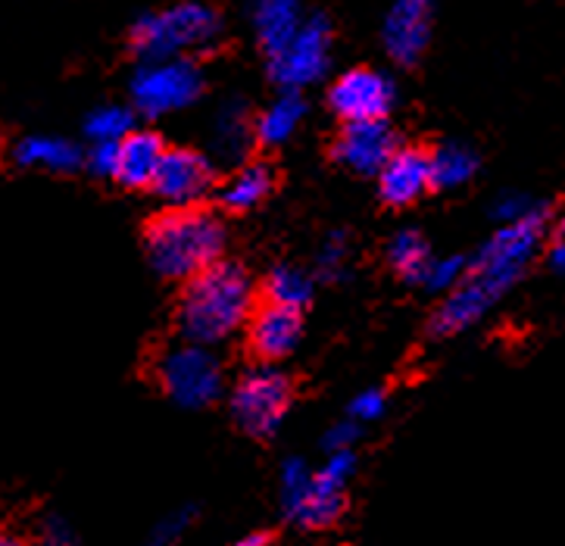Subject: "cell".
I'll use <instances>...</instances> for the list:
<instances>
[{"label": "cell", "instance_id": "obj_17", "mask_svg": "<svg viewBox=\"0 0 565 546\" xmlns=\"http://www.w3.org/2000/svg\"><path fill=\"white\" fill-rule=\"evenodd\" d=\"M247 22L269 56L300 29L303 0H247Z\"/></svg>", "mask_w": 565, "mask_h": 546}, {"label": "cell", "instance_id": "obj_26", "mask_svg": "<svg viewBox=\"0 0 565 546\" xmlns=\"http://www.w3.org/2000/svg\"><path fill=\"white\" fill-rule=\"evenodd\" d=\"M466 269H469V256H440V259L431 256V263L425 266V275H422L419 285L435 293H447L462 281Z\"/></svg>", "mask_w": 565, "mask_h": 546}, {"label": "cell", "instance_id": "obj_18", "mask_svg": "<svg viewBox=\"0 0 565 546\" xmlns=\"http://www.w3.org/2000/svg\"><path fill=\"white\" fill-rule=\"evenodd\" d=\"M275 175L266 163H247L232 172L222 184H216L222 210L228 213H247L273 194Z\"/></svg>", "mask_w": 565, "mask_h": 546}, {"label": "cell", "instance_id": "obj_16", "mask_svg": "<svg viewBox=\"0 0 565 546\" xmlns=\"http://www.w3.org/2000/svg\"><path fill=\"white\" fill-rule=\"evenodd\" d=\"M166 144L157 131H128L116 144V172L113 179L126 188H150L157 169L163 163Z\"/></svg>", "mask_w": 565, "mask_h": 546}, {"label": "cell", "instance_id": "obj_34", "mask_svg": "<svg viewBox=\"0 0 565 546\" xmlns=\"http://www.w3.org/2000/svg\"><path fill=\"white\" fill-rule=\"evenodd\" d=\"M550 266L556 269V272H565V218L556 225V232H553V240H550Z\"/></svg>", "mask_w": 565, "mask_h": 546}, {"label": "cell", "instance_id": "obj_19", "mask_svg": "<svg viewBox=\"0 0 565 546\" xmlns=\"http://www.w3.org/2000/svg\"><path fill=\"white\" fill-rule=\"evenodd\" d=\"M428 157H431V191L462 188L466 182H472L475 172H478V153L472 147L459 144V141L440 144Z\"/></svg>", "mask_w": 565, "mask_h": 546}, {"label": "cell", "instance_id": "obj_7", "mask_svg": "<svg viewBox=\"0 0 565 546\" xmlns=\"http://www.w3.org/2000/svg\"><path fill=\"white\" fill-rule=\"evenodd\" d=\"M203 92V75L194 60L166 56V60H145L141 69L131 78L135 107L145 116H166L175 109L191 107Z\"/></svg>", "mask_w": 565, "mask_h": 546}, {"label": "cell", "instance_id": "obj_13", "mask_svg": "<svg viewBox=\"0 0 565 546\" xmlns=\"http://www.w3.org/2000/svg\"><path fill=\"white\" fill-rule=\"evenodd\" d=\"M247 344L256 353L259 363H278L285 356H291L294 346L300 344V310L281 307L273 300H263L254 307L250 319H247Z\"/></svg>", "mask_w": 565, "mask_h": 546}, {"label": "cell", "instance_id": "obj_11", "mask_svg": "<svg viewBox=\"0 0 565 546\" xmlns=\"http://www.w3.org/2000/svg\"><path fill=\"white\" fill-rule=\"evenodd\" d=\"M397 104V85L391 75L379 69H350L338 75L331 85L329 107L344 119V122H360V119H387V113Z\"/></svg>", "mask_w": 565, "mask_h": 546}, {"label": "cell", "instance_id": "obj_28", "mask_svg": "<svg viewBox=\"0 0 565 546\" xmlns=\"http://www.w3.org/2000/svg\"><path fill=\"white\" fill-rule=\"evenodd\" d=\"M534 206H537V203H531V197L510 191V194L497 197V203H493V210H491V216L497 218L500 225H507V222H515V218L529 216Z\"/></svg>", "mask_w": 565, "mask_h": 546}, {"label": "cell", "instance_id": "obj_23", "mask_svg": "<svg viewBox=\"0 0 565 546\" xmlns=\"http://www.w3.org/2000/svg\"><path fill=\"white\" fill-rule=\"evenodd\" d=\"M250 141H254V122L247 116V107L241 100L225 104L216 122V150L225 160H237L250 147Z\"/></svg>", "mask_w": 565, "mask_h": 546}, {"label": "cell", "instance_id": "obj_10", "mask_svg": "<svg viewBox=\"0 0 565 546\" xmlns=\"http://www.w3.org/2000/svg\"><path fill=\"white\" fill-rule=\"evenodd\" d=\"M150 191L169 206H198L216 191V169L198 150L166 147L163 163L150 182Z\"/></svg>", "mask_w": 565, "mask_h": 546}, {"label": "cell", "instance_id": "obj_12", "mask_svg": "<svg viewBox=\"0 0 565 546\" xmlns=\"http://www.w3.org/2000/svg\"><path fill=\"white\" fill-rule=\"evenodd\" d=\"M397 147V135L387 126V119H360L347 122L344 131L338 135L334 160L356 175H379V169Z\"/></svg>", "mask_w": 565, "mask_h": 546}, {"label": "cell", "instance_id": "obj_30", "mask_svg": "<svg viewBox=\"0 0 565 546\" xmlns=\"http://www.w3.org/2000/svg\"><path fill=\"white\" fill-rule=\"evenodd\" d=\"M116 144L119 141H94V150L88 153V165H92L94 175L113 179V172H116Z\"/></svg>", "mask_w": 565, "mask_h": 546}, {"label": "cell", "instance_id": "obj_1", "mask_svg": "<svg viewBox=\"0 0 565 546\" xmlns=\"http://www.w3.org/2000/svg\"><path fill=\"white\" fill-rule=\"evenodd\" d=\"M547 206H534L529 216L500 225V232H493L491 240L469 259L462 281L447 291L438 312L431 315L428 322L431 338H454L459 331H466L491 310L503 293L512 291L515 281L529 269L534 254L541 250L547 237Z\"/></svg>", "mask_w": 565, "mask_h": 546}, {"label": "cell", "instance_id": "obj_24", "mask_svg": "<svg viewBox=\"0 0 565 546\" xmlns=\"http://www.w3.org/2000/svg\"><path fill=\"white\" fill-rule=\"evenodd\" d=\"M266 300L291 307V310H303L312 300V278L297 266H278L266 278Z\"/></svg>", "mask_w": 565, "mask_h": 546}, {"label": "cell", "instance_id": "obj_36", "mask_svg": "<svg viewBox=\"0 0 565 546\" xmlns=\"http://www.w3.org/2000/svg\"><path fill=\"white\" fill-rule=\"evenodd\" d=\"M10 544H17L13 537H7V534H0V546H10Z\"/></svg>", "mask_w": 565, "mask_h": 546}, {"label": "cell", "instance_id": "obj_6", "mask_svg": "<svg viewBox=\"0 0 565 546\" xmlns=\"http://www.w3.org/2000/svg\"><path fill=\"white\" fill-rule=\"evenodd\" d=\"M291 378L281 368L273 363L256 365L237 378L232 390V419L244 435L273 437L291 409Z\"/></svg>", "mask_w": 565, "mask_h": 546}, {"label": "cell", "instance_id": "obj_32", "mask_svg": "<svg viewBox=\"0 0 565 546\" xmlns=\"http://www.w3.org/2000/svg\"><path fill=\"white\" fill-rule=\"evenodd\" d=\"M356 437H360V428H356V425H338L334 431L326 435L322 447H326V453H331V450H350Z\"/></svg>", "mask_w": 565, "mask_h": 546}, {"label": "cell", "instance_id": "obj_15", "mask_svg": "<svg viewBox=\"0 0 565 546\" xmlns=\"http://www.w3.org/2000/svg\"><path fill=\"white\" fill-rule=\"evenodd\" d=\"M428 3L425 0H397L384 19L382 41L387 56L401 66H416L428 47Z\"/></svg>", "mask_w": 565, "mask_h": 546}, {"label": "cell", "instance_id": "obj_8", "mask_svg": "<svg viewBox=\"0 0 565 546\" xmlns=\"http://www.w3.org/2000/svg\"><path fill=\"white\" fill-rule=\"evenodd\" d=\"M331 25L326 17H310L300 22L275 54H269V75L281 92H300L316 85L329 73Z\"/></svg>", "mask_w": 565, "mask_h": 546}, {"label": "cell", "instance_id": "obj_31", "mask_svg": "<svg viewBox=\"0 0 565 546\" xmlns=\"http://www.w3.org/2000/svg\"><path fill=\"white\" fill-rule=\"evenodd\" d=\"M341 263H344V237L334 235L329 240V247H326L322 256H319V269H322V275L329 278V275L341 272Z\"/></svg>", "mask_w": 565, "mask_h": 546}, {"label": "cell", "instance_id": "obj_20", "mask_svg": "<svg viewBox=\"0 0 565 546\" xmlns=\"http://www.w3.org/2000/svg\"><path fill=\"white\" fill-rule=\"evenodd\" d=\"M303 113H307V104L300 100V94L285 92L273 107L263 109V116L254 122V138L266 147L285 144L297 131V126H300Z\"/></svg>", "mask_w": 565, "mask_h": 546}, {"label": "cell", "instance_id": "obj_37", "mask_svg": "<svg viewBox=\"0 0 565 546\" xmlns=\"http://www.w3.org/2000/svg\"><path fill=\"white\" fill-rule=\"evenodd\" d=\"M425 3H431V0H425Z\"/></svg>", "mask_w": 565, "mask_h": 546}, {"label": "cell", "instance_id": "obj_14", "mask_svg": "<svg viewBox=\"0 0 565 546\" xmlns=\"http://www.w3.org/2000/svg\"><path fill=\"white\" fill-rule=\"evenodd\" d=\"M431 191V157L422 147H397L379 169V194L387 206H409Z\"/></svg>", "mask_w": 565, "mask_h": 546}, {"label": "cell", "instance_id": "obj_5", "mask_svg": "<svg viewBox=\"0 0 565 546\" xmlns=\"http://www.w3.org/2000/svg\"><path fill=\"white\" fill-rule=\"evenodd\" d=\"M157 382L172 403L184 409H203L222 397L225 372L210 346L184 341L182 346H172L160 356Z\"/></svg>", "mask_w": 565, "mask_h": 546}, {"label": "cell", "instance_id": "obj_4", "mask_svg": "<svg viewBox=\"0 0 565 546\" xmlns=\"http://www.w3.org/2000/svg\"><path fill=\"white\" fill-rule=\"evenodd\" d=\"M222 35V17L203 0H182L147 13L131 25V51L141 60L184 56L210 47Z\"/></svg>", "mask_w": 565, "mask_h": 546}, {"label": "cell", "instance_id": "obj_9", "mask_svg": "<svg viewBox=\"0 0 565 546\" xmlns=\"http://www.w3.org/2000/svg\"><path fill=\"white\" fill-rule=\"evenodd\" d=\"M281 506L297 528L326 531L344 512V493L326 491L303 459H288L281 465Z\"/></svg>", "mask_w": 565, "mask_h": 546}, {"label": "cell", "instance_id": "obj_22", "mask_svg": "<svg viewBox=\"0 0 565 546\" xmlns=\"http://www.w3.org/2000/svg\"><path fill=\"white\" fill-rule=\"evenodd\" d=\"M428 263H431V247H428V240L416 228H406L401 235L391 237V244H387V266L401 275L403 281L419 285Z\"/></svg>", "mask_w": 565, "mask_h": 546}, {"label": "cell", "instance_id": "obj_25", "mask_svg": "<svg viewBox=\"0 0 565 546\" xmlns=\"http://www.w3.org/2000/svg\"><path fill=\"white\" fill-rule=\"evenodd\" d=\"M131 126H135V116L126 107H100L88 116L85 131L92 141H122Z\"/></svg>", "mask_w": 565, "mask_h": 546}, {"label": "cell", "instance_id": "obj_29", "mask_svg": "<svg viewBox=\"0 0 565 546\" xmlns=\"http://www.w3.org/2000/svg\"><path fill=\"white\" fill-rule=\"evenodd\" d=\"M384 406H387V400H384L382 390H363L356 400L350 403V416L356 421H375L384 416Z\"/></svg>", "mask_w": 565, "mask_h": 546}, {"label": "cell", "instance_id": "obj_33", "mask_svg": "<svg viewBox=\"0 0 565 546\" xmlns=\"http://www.w3.org/2000/svg\"><path fill=\"white\" fill-rule=\"evenodd\" d=\"M194 518V512H175L172 518H166L163 525L157 528V534H153V540H160V544H166V540H175L179 534H182L184 528H188V522Z\"/></svg>", "mask_w": 565, "mask_h": 546}, {"label": "cell", "instance_id": "obj_2", "mask_svg": "<svg viewBox=\"0 0 565 546\" xmlns=\"http://www.w3.org/2000/svg\"><path fill=\"white\" fill-rule=\"evenodd\" d=\"M256 307L254 278L235 263H213L184 281L175 325L184 341L203 346L225 344L247 325Z\"/></svg>", "mask_w": 565, "mask_h": 546}, {"label": "cell", "instance_id": "obj_21", "mask_svg": "<svg viewBox=\"0 0 565 546\" xmlns=\"http://www.w3.org/2000/svg\"><path fill=\"white\" fill-rule=\"evenodd\" d=\"M17 163L32 165V169H51V172H73L75 165L82 163V150L73 141L35 135V138L19 141Z\"/></svg>", "mask_w": 565, "mask_h": 546}, {"label": "cell", "instance_id": "obj_27", "mask_svg": "<svg viewBox=\"0 0 565 546\" xmlns=\"http://www.w3.org/2000/svg\"><path fill=\"white\" fill-rule=\"evenodd\" d=\"M356 469V459H353V450H331L329 459H326V465L316 472V481L326 488V491H338L344 493L347 481H350V474Z\"/></svg>", "mask_w": 565, "mask_h": 546}, {"label": "cell", "instance_id": "obj_3", "mask_svg": "<svg viewBox=\"0 0 565 546\" xmlns=\"http://www.w3.org/2000/svg\"><path fill=\"white\" fill-rule=\"evenodd\" d=\"M225 225L216 213L198 206H169L145 228L147 259L169 281H188L225 254Z\"/></svg>", "mask_w": 565, "mask_h": 546}, {"label": "cell", "instance_id": "obj_35", "mask_svg": "<svg viewBox=\"0 0 565 546\" xmlns=\"http://www.w3.org/2000/svg\"><path fill=\"white\" fill-rule=\"evenodd\" d=\"M244 544H247V546H259V544H269V537H259V534H254V537H244Z\"/></svg>", "mask_w": 565, "mask_h": 546}]
</instances>
